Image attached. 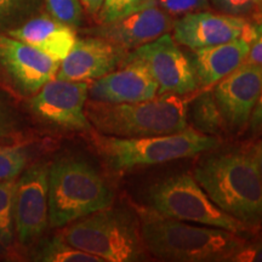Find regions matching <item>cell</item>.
Here are the masks:
<instances>
[{"label":"cell","mask_w":262,"mask_h":262,"mask_svg":"<svg viewBox=\"0 0 262 262\" xmlns=\"http://www.w3.org/2000/svg\"><path fill=\"white\" fill-rule=\"evenodd\" d=\"M89 96L88 81H71L54 78L33 95L32 112L44 122L70 130L90 131L85 113Z\"/></svg>","instance_id":"cell-9"},{"label":"cell","mask_w":262,"mask_h":262,"mask_svg":"<svg viewBox=\"0 0 262 262\" xmlns=\"http://www.w3.org/2000/svg\"><path fill=\"white\" fill-rule=\"evenodd\" d=\"M17 180L0 181V245L10 247L14 241V201Z\"/></svg>","instance_id":"cell-21"},{"label":"cell","mask_w":262,"mask_h":262,"mask_svg":"<svg viewBox=\"0 0 262 262\" xmlns=\"http://www.w3.org/2000/svg\"><path fill=\"white\" fill-rule=\"evenodd\" d=\"M60 62L32 45L0 34V68L18 94L35 95L56 78Z\"/></svg>","instance_id":"cell-11"},{"label":"cell","mask_w":262,"mask_h":262,"mask_svg":"<svg viewBox=\"0 0 262 262\" xmlns=\"http://www.w3.org/2000/svg\"><path fill=\"white\" fill-rule=\"evenodd\" d=\"M222 14L256 21L262 16V0H210Z\"/></svg>","instance_id":"cell-24"},{"label":"cell","mask_w":262,"mask_h":262,"mask_svg":"<svg viewBox=\"0 0 262 262\" xmlns=\"http://www.w3.org/2000/svg\"><path fill=\"white\" fill-rule=\"evenodd\" d=\"M35 260L44 262H104L93 254L72 247L57 234L38 251Z\"/></svg>","instance_id":"cell-20"},{"label":"cell","mask_w":262,"mask_h":262,"mask_svg":"<svg viewBox=\"0 0 262 262\" xmlns=\"http://www.w3.org/2000/svg\"><path fill=\"white\" fill-rule=\"evenodd\" d=\"M83 8L89 12L90 15H97L102 8L104 0H80Z\"/></svg>","instance_id":"cell-32"},{"label":"cell","mask_w":262,"mask_h":262,"mask_svg":"<svg viewBox=\"0 0 262 262\" xmlns=\"http://www.w3.org/2000/svg\"><path fill=\"white\" fill-rule=\"evenodd\" d=\"M192 119L196 129L206 135H220L227 129L220 107L210 91L196 97L192 108Z\"/></svg>","instance_id":"cell-19"},{"label":"cell","mask_w":262,"mask_h":262,"mask_svg":"<svg viewBox=\"0 0 262 262\" xmlns=\"http://www.w3.org/2000/svg\"><path fill=\"white\" fill-rule=\"evenodd\" d=\"M60 237L104 262L142 261L147 257L139 226L122 210L106 208L85 216L64 226Z\"/></svg>","instance_id":"cell-6"},{"label":"cell","mask_w":262,"mask_h":262,"mask_svg":"<svg viewBox=\"0 0 262 262\" xmlns=\"http://www.w3.org/2000/svg\"><path fill=\"white\" fill-rule=\"evenodd\" d=\"M173 22L172 16L155 3L134 10L111 24L102 25L97 33L98 37L129 51L169 33L173 27Z\"/></svg>","instance_id":"cell-16"},{"label":"cell","mask_w":262,"mask_h":262,"mask_svg":"<svg viewBox=\"0 0 262 262\" xmlns=\"http://www.w3.org/2000/svg\"><path fill=\"white\" fill-rule=\"evenodd\" d=\"M10 37L32 45L38 50L61 62L77 41L74 28L66 26L51 16H39L24 25L9 29Z\"/></svg>","instance_id":"cell-17"},{"label":"cell","mask_w":262,"mask_h":262,"mask_svg":"<svg viewBox=\"0 0 262 262\" xmlns=\"http://www.w3.org/2000/svg\"><path fill=\"white\" fill-rule=\"evenodd\" d=\"M156 3L173 17L206 10L210 0H156Z\"/></svg>","instance_id":"cell-26"},{"label":"cell","mask_w":262,"mask_h":262,"mask_svg":"<svg viewBox=\"0 0 262 262\" xmlns=\"http://www.w3.org/2000/svg\"><path fill=\"white\" fill-rule=\"evenodd\" d=\"M261 89L262 66L247 62L219 81L212 94L229 129L242 131L248 126Z\"/></svg>","instance_id":"cell-13"},{"label":"cell","mask_w":262,"mask_h":262,"mask_svg":"<svg viewBox=\"0 0 262 262\" xmlns=\"http://www.w3.org/2000/svg\"><path fill=\"white\" fill-rule=\"evenodd\" d=\"M49 224L63 228L110 208L113 191L101 173L83 159L61 158L49 166Z\"/></svg>","instance_id":"cell-4"},{"label":"cell","mask_w":262,"mask_h":262,"mask_svg":"<svg viewBox=\"0 0 262 262\" xmlns=\"http://www.w3.org/2000/svg\"><path fill=\"white\" fill-rule=\"evenodd\" d=\"M88 119L98 133L116 137H145L179 133L187 125V102L179 95H159L140 102L110 103L91 100Z\"/></svg>","instance_id":"cell-3"},{"label":"cell","mask_w":262,"mask_h":262,"mask_svg":"<svg viewBox=\"0 0 262 262\" xmlns=\"http://www.w3.org/2000/svg\"><path fill=\"white\" fill-rule=\"evenodd\" d=\"M126 52L102 37L77 39L72 50L60 62L56 78L89 83L116 71L126 58Z\"/></svg>","instance_id":"cell-14"},{"label":"cell","mask_w":262,"mask_h":262,"mask_svg":"<svg viewBox=\"0 0 262 262\" xmlns=\"http://www.w3.org/2000/svg\"><path fill=\"white\" fill-rule=\"evenodd\" d=\"M251 42L247 38H241L194 50L192 63L198 83L203 86H210L241 67L247 60Z\"/></svg>","instance_id":"cell-18"},{"label":"cell","mask_w":262,"mask_h":262,"mask_svg":"<svg viewBox=\"0 0 262 262\" xmlns=\"http://www.w3.org/2000/svg\"><path fill=\"white\" fill-rule=\"evenodd\" d=\"M209 198L251 232L262 227V182L251 150L209 157L194 169Z\"/></svg>","instance_id":"cell-1"},{"label":"cell","mask_w":262,"mask_h":262,"mask_svg":"<svg viewBox=\"0 0 262 262\" xmlns=\"http://www.w3.org/2000/svg\"><path fill=\"white\" fill-rule=\"evenodd\" d=\"M16 126L17 124L11 110L0 100V139H9L17 133Z\"/></svg>","instance_id":"cell-29"},{"label":"cell","mask_w":262,"mask_h":262,"mask_svg":"<svg viewBox=\"0 0 262 262\" xmlns=\"http://www.w3.org/2000/svg\"><path fill=\"white\" fill-rule=\"evenodd\" d=\"M253 153H254V159H255V164H256L258 176H260V180L262 182V137L258 140L256 145L254 146Z\"/></svg>","instance_id":"cell-33"},{"label":"cell","mask_w":262,"mask_h":262,"mask_svg":"<svg viewBox=\"0 0 262 262\" xmlns=\"http://www.w3.org/2000/svg\"><path fill=\"white\" fill-rule=\"evenodd\" d=\"M142 61L155 79L158 95L191 94L198 88L193 63L180 50L175 39L166 33L130 54Z\"/></svg>","instance_id":"cell-8"},{"label":"cell","mask_w":262,"mask_h":262,"mask_svg":"<svg viewBox=\"0 0 262 262\" xmlns=\"http://www.w3.org/2000/svg\"><path fill=\"white\" fill-rule=\"evenodd\" d=\"M249 130H250L251 135L255 137L262 136V89L258 96V100L255 108L251 113L250 120H249Z\"/></svg>","instance_id":"cell-31"},{"label":"cell","mask_w":262,"mask_h":262,"mask_svg":"<svg viewBox=\"0 0 262 262\" xmlns=\"http://www.w3.org/2000/svg\"><path fill=\"white\" fill-rule=\"evenodd\" d=\"M91 140L108 168L117 172L189 158L220 145L216 136L206 135L189 126L166 135L116 137L100 134Z\"/></svg>","instance_id":"cell-5"},{"label":"cell","mask_w":262,"mask_h":262,"mask_svg":"<svg viewBox=\"0 0 262 262\" xmlns=\"http://www.w3.org/2000/svg\"><path fill=\"white\" fill-rule=\"evenodd\" d=\"M139 3L140 0H104L102 8L97 14L98 21L102 25L111 24L139 9Z\"/></svg>","instance_id":"cell-25"},{"label":"cell","mask_w":262,"mask_h":262,"mask_svg":"<svg viewBox=\"0 0 262 262\" xmlns=\"http://www.w3.org/2000/svg\"><path fill=\"white\" fill-rule=\"evenodd\" d=\"M140 231L146 250L169 261H231L248 241L227 229L189 225L153 210L142 216Z\"/></svg>","instance_id":"cell-2"},{"label":"cell","mask_w":262,"mask_h":262,"mask_svg":"<svg viewBox=\"0 0 262 262\" xmlns=\"http://www.w3.org/2000/svg\"><path fill=\"white\" fill-rule=\"evenodd\" d=\"M148 199L152 210L164 217L227 229L243 235L251 232L219 208L188 173H180L156 183L149 188Z\"/></svg>","instance_id":"cell-7"},{"label":"cell","mask_w":262,"mask_h":262,"mask_svg":"<svg viewBox=\"0 0 262 262\" xmlns=\"http://www.w3.org/2000/svg\"><path fill=\"white\" fill-rule=\"evenodd\" d=\"M49 166L47 163L34 164L16 183L14 225L18 241L24 244L40 237L48 228Z\"/></svg>","instance_id":"cell-12"},{"label":"cell","mask_w":262,"mask_h":262,"mask_svg":"<svg viewBox=\"0 0 262 262\" xmlns=\"http://www.w3.org/2000/svg\"><path fill=\"white\" fill-rule=\"evenodd\" d=\"M27 162L28 152L24 146H0V181L17 179Z\"/></svg>","instance_id":"cell-22"},{"label":"cell","mask_w":262,"mask_h":262,"mask_svg":"<svg viewBox=\"0 0 262 262\" xmlns=\"http://www.w3.org/2000/svg\"><path fill=\"white\" fill-rule=\"evenodd\" d=\"M172 31L175 41L193 51L241 38L253 41L256 37V27L251 19L206 10L183 15L173 22Z\"/></svg>","instance_id":"cell-10"},{"label":"cell","mask_w":262,"mask_h":262,"mask_svg":"<svg viewBox=\"0 0 262 262\" xmlns=\"http://www.w3.org/2000/svg\"><path fill=\"white\" fill-rule=\"evenodd\" d=\"M231 261L262 262V235L255 239L248 238L247 243L233 255Z\"/></svg>","instance_id":"cell-28"},{"label":"cell","mask_w":262,"mask_h":262,"mask_svg":"<svg viewBox=\"0 0 262 262\" xmlns=\"http://www.w3.org/2000/svg\"><path fill=\"white\" fill-rule=\"evenodd\" d=\"M89 95L98 102H140L158 96V88L146 64L129 55L122 70L91 81Z\"/></svg>","instance_id":"cell-15"},{"label":"cell","mask_w":262,"mask_h":262,"mask_svg":"<svg viewBox=\"0 0 262 262\" xmlns=\"http://www.w3.org/2000/svg\"><path fill=\"white\" fill-rule=\"evenodd\" d=\"M34 0H0V29L8 28L31 8Z\"/></svg>","instance_id":"cell-27"},{"label":"cell","mask_w":262,"mask_h":262,"mask_svg":"<svg viewBox=\"0 0 262 262\" xmlns=\"http://www.w3.org/2000/svg\"><path fill=\"white\" fill-rule=\"evenodd\" d=\"M156 0H140L139 3V8H142V6L149 5V4H155Z\"/></svg>","instance_id":"cell-34"},{"label":"cell","mask_w":262,"mask_h":262,"mask_svg":"<svg viewBox=\"0 0 262 262\" xmlns=\"http://www.w3.org/2000/svg\"><path fill=\"white\" fill-rule=\"evenodd\" d=\"M254 22L255 27H256V37L251 42L250 50H249L245 62L247 63L262 66V16Z\"/></svg>","instance_id":"cell-30"},{"label":"cell","mask_w":262,"mask_h":262,"mask_svg":"<svg viewBox=\"0 0 262 262\" xmlns=\"http://www.w3.org/2000/svg\"><path fill=\"white\" fill-rule=\"evenodd\" d=\"M52 18L72 28L83 22V4L80 0H44Z\"/></svg>","instance_id":"cell-23"}]
</instances>
